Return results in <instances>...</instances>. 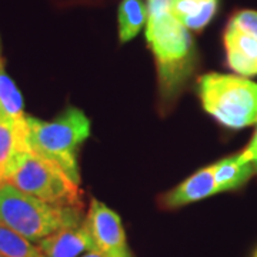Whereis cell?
<instances>
[{
  "label": "cell",
  "instance_id": "cell-14",
  "mask_svg": "<svg viewBox=\"0 0 257 257\" xmlns=\"http://www.w3.org/2000/svg\"><path fill=\"white\" fill-rule=\"evenodd\" d=\"M0 256L42 257L36 244L0 221Z\"/></svg>",
  "mask_w": 257,
  "mask_h": 257
},
{
  "label": "cell",
  "instance_id": "cell-20",
  "mask_svg": "<svg viewBox=\"0 0 257 257\" xmlns=\"http://www.w3.org/2000/svg\"><path fill=\"white\" fill-rule=\"evenodd\" d=\"M193 2H207V0H193Z\"/></svg>",
  "mask_w": 257,
  "mask_h": 257
},
{
  "label": "cell",
  "instance_id": "cell-5",
  "mask_svg": "<svg viewBox=\"0 0 257 257\" xmlns=\"http://www.w3.org/2000/svg\"><path fill=\"white\" fill-rule=\"evenodd\" d=\"M8 183L50 204L83 209L80 183L67 175L62 166L32 150L22 157Z\"/></svg>",
  "mask_w": 257,
  "mask_h": 257
},
{
  "label": "cell",
  "instance_id": "cell-8",
  "mask_svg": "<svg viewBox=\"0 0 257 257\" xmlns=\"http://www.w3.org/2000/svg\"><path fill=\"white\" fill-rule=\"evenodd\" d=\"M37 247L42 257H80L94 250V241L87 227L86 217L77 226H69L40 240Z\"/></svg>",
  "mask_w": 257,
  "mask_h": 257
},
{
  "label": "cell",
  "instance_id": "cell-11",
  "mask_svg": "<svg viewBox=\"0 0 257 257\" xmlns=\"http://www.w3.org/2000/svg\"><path fill=\"white\" fill-rule=\"evenodd\" d=\"M214 167V182L219 193L237 190L254 173V169L241 153L224 157L213 165Z\"/></svg>",
  "mask_w": 257,
  "mask_h": 257
},
{
  "label": "cell",
  "instance_id": "cell-7",
  "mask_svg": "<svg viewBox=\"0 0 257 257\" xmlns=\"http://www.w3.org/2000/svg\"><path fill=\"white\" fill-rule=\"evenodd\" d=\"M30 147L28 143V124L25 121L0 117V184L9 182L22 157Z\"/></svg>",
  "mask_w": 257,
  "mask_h": 257
},
{
  "label": "cell",
  "instance_id": "cell-13",
  "mask_svg": "<svg viewBox=\"0 0 257 257\" xmlns=\"http://www.w3.org/2000/svg\"><path fill=\"white\" fill-rule=\"evenodd\" d=\"M0 117L13 120V121L26 120L23 97L5 69L2 43H0Z\"/></svg>",
  "mask_w": 257,
  "mask_h": 257
},
{
  "label": "cell",
  "instance_id": "cell-1",
  "mask_svg": "<svg viewBox=\"0 0 257 257\" xmlns=\"http://www.w3.org/2000/svg\"><path fill=\"white\" fill-rule=\"evenodd\" d=\"M147 46L157 69L162 103H173L190 80L197 63V50L190 30L172 10L147 13Z\"/></svg>",
  "mask_w": 257,
  "mask_h": 257
},
{
  "label": "cell",
  "instance_id": "cell-18",
  "mask_svg": "<svg viewBox=\"0 0 257 257\" xmlns=\"http://www.w3.org/2000/svg\"><path fill=\"white\" fill-rule=\"evenodd\" d=\"M80 257H104V254H103L101 251H99L97 248H94V250H90V251H87V253L82 254Z\"/></svg>",
  "mask_w": 257,
  "mask_h": 257
},
{
  "label": "cell",
  "instance_id": "cell-19",
  "mask_svg": "<svg viewBox=\"0 0 257 257\" xmlns=\"http://www.w3.org/2000/svg\"><path fill=\"white\" fill-rule=\"evenodd\" d=\"M253 257H257V248L254 250V253H253Z\"/></svg>",
  "mask_w": 257,
  "mask_h": 257
},
{
  "label": "cell",
  "instance_id": "cell-9",
  "mask_svg": "<svg viewBox=\"0 0 257 257\" xmlns=\"http://www.w3.org/2000/svg\"><path fill=\"white\" fill-rule=\"evenodd\" d=\"M214 194H219V190L214 182V167L211 165L197 170L175 189L166 193L160 203L165 209H177Z\"/></svg>",
  "mask_w": 257,
  "mask_h": 257
},
{
  "label": "cell",
  "instance_id": "cell-2",
  "mask_svg": "<svg viewBox=\"0 0 257 257\" xmlns=\"http://www.w3.org/2000/svg\"><path fill=\"white\" fill-rule=\"evenodd\" d=\"M30 150L62 166L64 172L80 183L77 163L79 147L90 136V120L80 109L69 106L56 119L40 120L26 116Z\"/></svg>",
  "mask_w": 257,
  "mask_h": 257
},
{
  "label": "cell",
  "instance_id": "cell-3",
  "mask_svg": "<svg viewBox=\"0 0 257 257\" xmlns=\"http://www.w3.org/2000/svg\"><path fill=\"white\" fill-rule=\"evenodd\" d=\"M83 209L39 200L9 183L0 184V221L32 243L84 220Z\"/></svg>",
  "mask_w": 257,
  "mask_h": 257
},
{
  "label": "cell",
  "instance_id": "cell-15",
  "mask_svg": "<svg viewBox=\"0 0 257 257\" xmlns=\"http://www.w3.org/2000/svg\"><path fill=\"white\" fill-rule=\"evenodd\" d=\"M227 26L241 33L257 37V10H239L230 18Z\"/></svg>",
  "mask_w": 257,
  "mask_h": 257
},
{
  "label": "cell",
  "instance_id": "cell-6",
  "mask_svg": "<svg viewBox=\"0 0 257 257\" xmlns=\"http://www.w3.org/2000/svg\"><path fill=\"white\" fill-rule=\"evenodd\" d=\"M86 223L94 246L104 257H130L126 233L116 211L104 203L92 199Z\"/></svg>",
  "mask_w": 257,
  "mask_h": 257
},
{
  "label": "cell",
  "instance_id": "cell-17",
  "mask_svg": "<svg viewBox=\"0 0 257 257\" xmlns=\"http://www.w3.org/2000/svg\"><path fill=\"white\" fill-rule=\"evenodd\" d=\"M175 0H147V13H159L172 10Z\"/></svg>",
  "mask_w": 257,
  "mask_h": 257
},
{
  "label": "cell",
  "instance_id": "cell-12",
  "mask_svg": "<svg viewBox=\"0 0 257 257\" xmlns=\"http://www.w3.org/2000/svg\"><path fill=\"white\" fill-rule=\"evenodd\" d=\"M147 23V6L143 0H121L117 10L120 43H127L138 36Z\"/></svg>",
  "mask_w": 257,
  "mask_h": 257
},
{
  "label": "cell",
  "instance_id": "cell-4",
  "mask_svg": "<svg viewBox=\"0 0 257 257\" xmlns=\"http://www.w3.org/2000/svg\"><path fill=\"white\" fill-rule=\"evenodd\" d=\"M196 89L204 111L221 126L239 130L257 124V83L248 77L206 73Z\"/></svg>",
  "mask_w": 257,
  "mask_h": 257
},
{
  "label": "cell",
  "instance_id": "cell-10",
  "mask_svg": "<svg viewBox=\"0 0 257 257\" xmlns=\"http://www.w3.org/2000/svg\"><path fill=\"white\" fill-rule=\"evenodd\" d=\"M226 63L243 77L257 76V37L226 26L223 33Z\"/></svg>",
  "mask_w": 257,
  "mask_h": 257
},
{
  "label": "cell",
  "instance_id": "cell-21",
  "mask_svg": "<svg viewBox=\"0 0 257 257\" xmlns=\"http://www.w3.org/2000/svg\"><path fill=\"white\" fill-rule=\"evenodd\" d=\"M0 257H3V256H0Z\"/></svg>",
  "mask_w": 257,
  "mask_h": 257
},
{
  "label": "cell",
  "instance_id": "cell-16",
  "mask_svg": "<svg viewBox=\"0 0 257 257\" xmlns=\"http://www.w3.org/2000/svg\"><path fill=\"white\" fill-rule=\"evenodd\" d=\"M241 155L243 157L251 163L253 166V169H254V173H257V128L256 132H254V135H253V138L251 140L248 142V145L246 146V149L241 152Z\"/></svg>",
  "mask_w": 257,
  "mask_h": 257
}]
</instances>
